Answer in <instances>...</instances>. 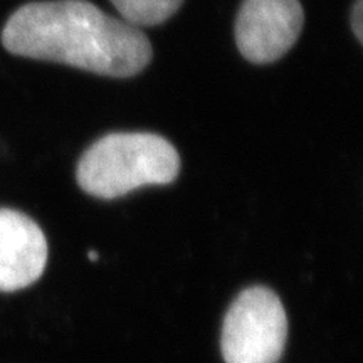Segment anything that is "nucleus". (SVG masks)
Segmentation results:
<instances>
[{"instance_id":"1","label":"nucleus","mask_w":363,"mask_h":363,"mask_svg":"<svg viewBox=\"0 0 363 363\" xmlns=\"http://www.w3.org/2000/svg\"><path fill=\"white\" fill-rule=\"evenodd\" d=\"M2 44L13 56L111 78L138 74L153 56L142 29L108 16L88 0L26 4L9 17Z\"/></svg>"},{"instance_id":"2","label":"nucleus","mask_w":363,"mask_h":363,"mask_svg":"<svg viewBox=\"0 0 363 363\" xmlns=\"http://www.w3.org/2000/svg\"><path fill=\"white\" fill-rule=\"evenodd\" d=\"M180 172V155L169 140L155 133H110L79 158L76 180L93 197L111 201L145 187L169 185Z\"/></svg>"},{"instance_id":"3","label":"nucleus","mask_w":363,"mask_h":363,"mask_svg":"<svg viewBox=\"0 0 363 363\" xmlns=\"http://www.w3.org/2000/svg\"><path fill=\"white\" fill-rule=\"evenodd\" d=\"M288 318L278 294L266 286L246 288L225 313L220 352L225 363H278Z\"/></svg>"},{"instance_id":"4","label":"nucleus","mask_w":363,"mask_h":363,"mask_svg":"<svg viewBox=\"0 0 363 363\" xmlns=\"http://www.w3.org/2000/svg\"><path fill=\"white\" fill-rule=\"evenodd\" d=\"M305 24L299 0H244L235 21V44L252 65H269L296 43Z\"/></svg>"},{"instance_id":"5","label":"nucleus","mask_w":363,"mask_h":363,"mask_svg":"<svg viewBox=\"0 0 363 363\" xmlns=\"http://www.w3.org/2000/svg\"><path fill=\"white\" fill-rule=\"evenodd\" d=\"M48 256V239L38 222L13 208H0V293L34 284Z\"/></svg>"},{"instance_id":"6","label":"nucleus","mask_w":363,"mask_h":363,"mask_svg":"<svg viewBox=\"0 0 363 363\" xmlns=\"http://www.w3.org/2000/svg\"><path fill=\"white\" fill-rule=\"evenodd\" d=\"M121 21L136 27L160 26L175 16L184 0H111Z\"/></svg>"},{"instance_id":"7","label":"nucleus","mask_w":363,"mask_h":363,"mask_svg":"<svg viewBox=\"0 0 363 363\" xmlns=\"http://www.w3.org/2000/svg\"><path fill=\"white\" fill-rule=\"evenodd\" d=\"M352 29L355 33L357 39H363V0H357L355 6H353V13H352Z\"/></svg>"}]
</instances>
